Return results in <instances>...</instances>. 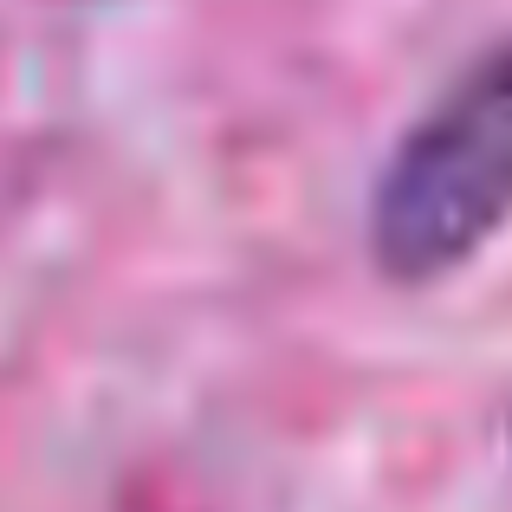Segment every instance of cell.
<instances>
[{
	"mask_svg": "<svg viewBox=\"0 0 512 512\" xmlns=\"http://www.w3.org/2000/svg\"><path fill=\"white\" fill-rule=\"evenodd\" d=\"M512 221V33L461 65L402 130L370 195V260L389 286L461 273Z\"/></svg>",
	"mask_w": 512,
	"mask_h": 512,
	"instance_id": "cell-1",
	"label": "cell"
}]
</instances>
